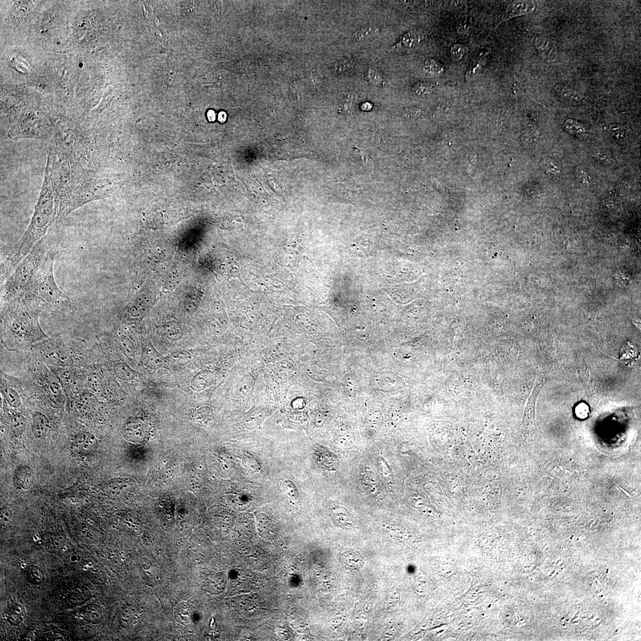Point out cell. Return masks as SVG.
Wrapping results in <instances>:
<instances>
[{"instance_id":"32","label":"cell","mask_w":641,"mask_h":641,"mask_svg":"<svg viewBox=\"0 0 641 641\" xmlns=\"http://www.w3.org/2000/svg\"><path fill=\"white\" fill-rule=\"evenodd\" d=\"M423 38L421 31H411L405 34L401 38V44L406 48H411L419 44Z\"/></svg>"},{"instance_id":"31","label":"cell","mask_w":641,"mask_h":641,"mask_svg":"<svg viewBox=\"0 0 641 641\" xmlns=\"http://www.w3.org/2000/svg\"><path fill=\"white\" fill-rule=\"evenodd\" d=\"M191 360L190 353L187 351H178L168 356L166 358V362L173 366H182L188 364Z\"/></svg>"},{"instance_id":"18","label":"cell","mask_w":641,"mask_h":641,"mask_svg":"<svg viewBox=\"0 0 641 641\" xmlns=\"http://www.w3.org/2000/svg\"><path fill=\"white\" fill-rule=\"evenodd\" d=\"M140 573L142 578L150 587H156L160 581L158 569L148 559H143L140 562Z\"/></svg>"},{"instance_id":"29","label":"cell","mask_w":641,"mask_h":641,"mask_svg":"<svg viewBox=\"0 0 641 641\" xmlns=\"http://www.w3.org/2000/svg\"><path fill=\"white\" fill-rule=\"evenodd\" d=\"M256 527L260 535L264 538L269 537L273 533V526L272 521L267 516L263 514L257 515L256 517Z\"/></svg>"},{"instance_id":"44","label":"cell","mask_w":641,"mask_h":641,"mask_svg":"<svg viewBox=\"0 0 641 641\" xmlns=\"http://www.w3.org/2000/svg\"><path fill=\"white\" fill-rule=\"evenodd\" d=\"M565 126L567 131L573 134L582 133L584 132V128L581 125L575 120H569L566 121Z\"/></svg>"},{"instance_id":"41","label":"cell","mask_w":641,"mask_h":641,"mask_svg":"<svg viewBox=\"0 0 641 641\" xmlns=\"http://www.w3.org/2000/svg\"><path fill=\"white\" fill-rule=\"evenodd\" d=\"M610 131L613 137L615 140L622 143L624 142L626 139V132L624 128L614 125L610 128Z\"/></svg>"},{"instance_id":"36","label":"cell","mask_w":641,"mask_h":641,"mask_svg":"<svg viewBox=\"0 0 641 641\" xmlns=\"http://www.w3.org/2000/svg\"><path fill=\"white\" fill-rule=\"evenodd\" d=\"M423 70L426 73L433 75L441 74L444 72L443 64L434 59H427L424 64Z\"/></svg>"},{"instance_id":"2","label":"cell","mask_w":641,"mask_h":641,"mask_svg":"<svg viewBox=\"0 0 641 641\" xmlns=\"http://www.w3.org/2000/svg\"><path fill=\"white\" fill-rule=\"evenodd\" d=\"M1 312V342L7 350H26L48 338L39 322L41 311L23 298L2 304Z\"/></svg>"},{"instance_id":"30","label":"cell","mask_w":641,"mask_h":641,"mask_svg":"<svg viewBox=\"0 0 641 641\" xmlns=\"http://www.w3.org/2000/svg\"><path fill=\"white\" fill-rule=\"evenodd\" d=\"M266 412L265 409L261 408H256L252 410V411L248 413L245 417V425L248 428H254V427L259 425V423L263 421V420L266 417Z\"/></svg>"},{"instance_id":"48","label":"cell","mask_w":641,"mask_h":641,"mask_svg":"<svg viewBox=\"0 0 641 641\" xmlns=\"http://www.w3.org/2000/svg\"><path fill=\"white\" fill-rule=\"evenodd\" d=\"M369 79L374 84H380L383 81V77L377 71L370 69L368 73Z\"/></svg>"},{"instance_id":"7","label":"cell","mask_w":641,"mask_h":641,"mask_svg":"<svg viewBox=\"0 0 641 641\" xmlns=\"http://www.w3.org/2000/svg\"><path fill=\"white\" fill-rule=\"evenodd\" d=\"M115 187L113 181L103 179L89 181L74 188L60 206L56 221L65 218L75 210L87 203L107 197L112 193Z\"/></svg>"},{"instance_id":"46","label":"cell","mask_w":641,"mask_h":641,"mask_svg":"<svg viewBox=\"0 0 641 641\" xmlns=\"http://www.w3.org/2000/svg\"><path fill=\"white\" fill-rule=\"evenodd\" d=\"M451 55L456 60H461L465 53L464 46L460 44H455L451 48Z\"/></svg>"},{"instance_id":"25","label":"cell","mask_w":641,"mask_h":641,"mask_svg":"<svg viewBox=\"0 0 641 641\" xmlns=\"http://www.w3.org/2000/svg\"><path fill=\"white\" fill-rule=\"evenodd\" d=\"M362 483L364 489L370 494L376 495L381 490V483L378 477L371 470H366L363 474Z\"/></svg>"},{"instance_id":"43","label":"cell","mask_w":641,"mask_h":641,"mask_svg":"<svg viewBox=\"0 0 641 641\" xmlns=\"http://www.w3.org/2000/svg\"><path fill=\"white\" fill-rule=\"evenodd\" d=\"M484 55H485V53L483 54V55L480 54V55L477 56L476 60L474 61L472 64H471V66H470L468 71V74H467L468 79L471 78L476 74L477 71L479 70L482 67V64L484 63L483 56Z\"/></svg>"},{"instance_id":"4","label":"cell","mask_w":641,"mask_h":641,"mask_svg":"<svg viewBox=\"0 0 641 641\" xmlns=\"http://www.w3.org/2000/svg\"><path fill=\"white\" fill-rule=\"evenodd\" d=\"M33 357L50 367L87 368L90 350L83 340L64 334H53L30 348Z\"/></svg>"},{"instance_id":"17","label":"cell","mask_w":641,"mask_h":641,"mask_svg":"<svg viewBox=\"0 0 641 641\" xmlns=\"http://www.w3.org/2000/svg\"><path fill=\"white\" fill-rule=\"evenodd\" d=\"M535 9L536 6L532 2H515L512 3L506 10L505 16L500 24L511 19V18L532 13Z\"/></svg>"},{"instance_id":"16","label":"cell","mask_w":641,"mask_h":641,"mask_svg":"<svg viewBox=\"0 0 641 641\" xmlns=\"http://www.w3.org/2000/svg\"><path fill=\"white\" fill-rule=\"evenodd\" d=\"M143 424L137 418H130L123 426L122 433L124 438L131 442L137 441L143 432Z\"/></svg>"},{"instance_id":"52","label":"cell","mask_w":641,"mask_h":641,"mask_svg":"<svg viewBox=\"0 0 641 641\" xmlns=\"http://www.w3.org/2000/svg\"><path fill=\"white\" fill-rule=\"evenodd\" d=\"M226 119V115L225 113L221 112L219 113V120L220 121V122H224V121H225Z\"/></svg>"},{"instance_id":"38","label":"cell","mask_w":641,"mask_h":641,"mask_svg":"<svg viewBox=\"0 0 641 641\" xmlns=\"http://www.w3.org/2000/svg\"><path fill=\"white\" fill-rule=\"evenodd\" d=\"M252 386L253 382L251 377L246 376L238 384L236 392L237 395H240V397H243L244 395H247L250 392Z\"/></svg>"},{"instance_id":"51","label":"cell","mask_w":641,"mask_h":641,"mask_svg":"<svg viewBox=\"0 0 641 641\" xmlns=\"http://www.w3.org/2000/svg\"><path fill=\"white\" fill-rule=\"evenodd\" d=\"M469 27H470V23L468 20L465 19L464 20H462V21H461L460 24H459V25L458 32H461L462 34L464 33V32H466L467 31L469 30Z\"/></svg>"},{"instance_id":"6","label":"cell","mask_w":641,"mask_h":641,"mask_svg":"<svg viewBox=\"0 0 641 641\" xmlns=\"http://www.w3.org/2000/svg\"><path fill=\"white\" fill-rule=\"evenodd\" d=\"M27 382L35 398L53 410H61L67 403L65 391L60 381L49 367L32 358Z\"/></svg>"},{"instance_id":"26","label":"cell","mask_w":641,"mask_h":641,"mask_svg":"<svg viewBox=\"0 0 641 641\" xmlns=\"http://www.w3.org/2000/svg\"><path fill=\"white\" fill-rule=\"evenodd\" d=\"M214 380H215V376L213 372L210 371L199 372L192 379V388L196 391L205 390L212 386Z\"/></svg>"},{"instance_id":"3","label":"cell","mask_w":641,"mask_h":641,"mask_svg":"<svg viewBox=\"0 0 641 641\" xmlns=\"http://www.w3.org/2000/svg\"><path fill=\"white\" fill-rule=\"evenodd\" d=\"M59 247L50 251L39 267L37 274L21 297L24 301L41 312L62 313L74 311V302L58 286L53 275V261Z\"/></svg>"},{"instance_id":"11","label":"cell","mask_w":641,"mask_h":641,"mask_svg":"<svg viewBox=\"0 0 641 641\" xmlns=\"http://www.w3.org/2000/svg\"><path fill=\"white\" fill-rule=\"evenodd\" d=\"M97 445L98 440L95 434L83 430L75 434L71 441V448L75 454L85 455L94 451Z\"/></svg>"},{"instance_id":"47","label":"cell","mask_w":641,"mask_h":641,"mask_svg":"<svg viewBox=\"0 0 641 641\" xmlns=\"http://www.w3.org/2000/svg\"><path fill=\"white\" fill-rule=\"evenodd\" d=\"M589 408L586 404L582 403L577 406L576 414L580 419H585L589 415Z\"/></svg>"},{"instance_id":"12","label":"cell","mask_w":641,"mask_h":641,"mask_svg":"<svg viewBox=\"0 0 641 641\" xmlns=\"http://www.w3.org/2000/svg\"><path fill=\"white\" fill-rule=\"evenodd\" d=\"M313 454L320 468L326 471H336L340 465V461L336 455L325 447L316 445L313 447Z\"/></svg>"},{"instance_id":"14","label":"cell","mask_w":641,"mask_h":641,"mask_svg":"<svg viewBox=\"0 0 641 641\" xmlns=\"http://www.w3.org/2000/svg\"><path fill=\"white\" fill-rule=\"evenodd\" d=\"M50 427V420L45 413L40 411L33 413L31 418V430L35 439H44L48 435Z\"/></svg>"},{"instance_id":"40","label":"cell","mask_w":641,"mask_h":641,"mask_svg":"<svg viewBox=\"0 0 641 641\" xmlns=\"http://www.w3.org/2000/svg\"><path fill=\"white\" fill-rule=\"evenodd\" d=\"M166 336L171 340H180L182 337V332L179 326H176V324L172 323L167 326L166 331Z\"/></svg>"},{"instance_id":"10","label":"cell","mask_w":641,"mask_h":641,"mask_svg":"<svg viewBox=\"0 0 641 641\" xmlns=\"http://www.w3.org/2000/svg\"><path fill=\"white\" fill-rule=\"evenodd\" d=\"M71 404H73L77 412L80 416L90 418L97 411L100 401L97 395L90 391L84 390Z\"/></svg>"},{"instance_id":"22","label":"cell","mask_w":641,"mask_h":641,"mask_svg":"<svg viewBox=\"0 0 641 641\" xmlns=\"http://www.w3.org/2000/svg\"><path fill=\"white\" fill-rule=\"evenodd\" d=\"M193 608L187 602H182L174 608V618L182 625H187L191 621Z\"/></svg>"},{"instance_id":"21","label":"cell","mask_w":641,"mask_h":641,"mask_svg":"<svg viewBox=\"0 0 641 641\" xmlns=\"http://www.w3.org/2000/svg\"><path fill=\"white\" fill-rule=\"evenodd\" d=\"M116 344L118 348L128 358H133L135 354V347L133 340L124 331L120 330L115 337Z\"/></svg>"},{"instance_id":"1","label":"cell","mask_w":641,"mask_h":641,"mask_svg":"<svg viewBox=\"0 0 641 641\" xmlns=\"http://www.w3.org/2000/svg\"><path fill=\"white\" fill-rule=\"evenodd\" d=\"M57 214L58 200L52 180L51 161L48 156L44 181L30 225L19 242L2 259V281L5 282L21 260L46 236L56 221Z\"/></svg>"},{"instance_id":"20","label":"cell","mask_w":641,"mask_h":641,"mask_svg":"<svg viewBox=\"0 0 641 641\" xmlns=\"http://www.w3.org/2000/svg\"><path fill=\"white\" fill-rule=\"evenodd\" d=\"M142 347V359L145 365L152 369L160 368L163 364L164 360L152 345L144 344Z\"/></svg>"},{"instance_id":"9","label":"cell","mask_w":641,"mask_h":641,"mask_svg":"<svg viewBox=\"0 0 641 641\" xmlns=\"http://www.w3.org/2000/svg\"><path fill=\"white\" fill-rule=\"evenodd\" d=\"M21 121L17 126L9 132V137L12 140H18L23 138H42L46 136L45 127L42 121L35 115Z\"/></svg>"},{"instance_id":"45","label":"cell","mask_w":641,"mask_h":641,"mask_svg":"<svg viewBox=\"0 0 641 641\" xmlns=\"http://www.w3.org/2000/svg\"><path fill=\"white\" fill-rule=\"evenodd\" d=\"M354 66V63L353 61L350 59H344L338 62L336 66V72L338 73H343L348 70H351Z\"/></svg>"},{"instance_id":"15","label":"cell","mask_w":641,"mask_h":641,"mask_svg":"<svg viewBox=\"0 0 641 641\" xmlns=\"http://www.w3.org/2000/svg\"><path fill=\"white\" fill-rule=\"evenodd\" d=\"M34 482L35 473L30 466L20 465L17 467L13 476V483L17 489H30Z\"/></svg>"},{"instance_id":"37","label":"cell","mask_w":641,"mask_h":641,"mask_svg":"<svg viewBox=\"0 0 641 641\" xmlns=\"http://www.w3.org/2000/svg\"><path fill=\"white\" fill-rule=\"evenodd\" d=\"M356 101V98L352 95H347L343 99H341L340 104V108L341 112L345 114L352 113L354 111L355 109Z\"/></svg>"},{"instance_id":"34","label":"cell","mask_w":641,"mask_h":641,"mask_svg":"<svg viewBox=\"0 0 641 641\" xmlns=\"http://www.w3.org/2000/svg\"><path fill=\"white\" fill-rule=\"evenodd\" d=\"M281 489L283 492L288 500L291 502H295L298 500L299 497V491L296 486L295 484L292 482L291 480H286L284 481Z\"/></svg>"},{"instance_id":"50","label":"cell","mask_w":641,"mask_h":641,"mask_svg":"<svg viewBox=\"0 0 641 641\" xmlns=\"http://www.w3.org/2000/svg\"><path fill=\"white\" fill-rule=\"evenodd\" d=\"M379 463L380 466H381V470H382L384 477H386L387 479H390L391 477V470L389 468H388V466L386 462L383 460L380 461Z\"/></svg>"},{"instance_id":"33","label":"cell","mask_w":641,"mask_h":641,"mask_svg":"<svg viewBox=\"0 0 641 641\" xmlns=\"http://www.w3.org/2000/svg\"><path fill=\"white\" fill-rule=\"evenodd\" d=\"M380 31V28L375 26V25H366V26L362 27L357 32H356V33L354 34V38L358 41L366 40V39L372 38L379 34Z\"/></svg>"},{"instance_id":"5","label":"cell","mask_w":641,"mask_h":641,"mask_svg":"<svg viewBox=\"0 0 641 641\" xmlns=\"http://www.w3.org/2000/svg\"><path fill=\"white\" fill-rule=\"evenodd\" d=\"M58 247L59 244L47 235L35 246L4 282L1 290L2 304L22 297L46 255Z\"/></svg>"},{"instance_id":"53","label":"cell","mask_w":641,"mask_h":641,"mask_svg":"<svg viewBox=\"0 0 641 641\" xmlns=\"http://www.w3.org/2000/svg\"><path fill=\"white\" fill-rule=\"evenodd\" d=\"M208 118L210 121H214L215 120V113L213 111H209L208 113Z\"/></svg>"},{"instance_id":"39","label":"cell","mask_w":641,"mask_h":641,"mask_svg":"<svg viewBox=\"0 0 641 641\" xmlns=\"http://www.w3.org/2000/svg\"><path fill=\"white\" fill-rule=\"evenodd\" d=\"M434 85L428 82H420L414 85L413 91L419 95H428L434 91Z\"/></svg>"},{"instance_id":"19","label":"cell","mask_w":641,"mask_h":641,"mask_svg":"<svg viewBox=\"0 0 641 641\" xmlns=\"http://www.w3.org/2000/svg\"><path fill=\"white\" fill-rule=\"evenodd\" d=\"M27 425L26 419L21 412L13 410L11 413L10 430L13 436L19 437L24 433Z\"/></svg>"},{"instance_id":"24","label":"cell","mask_w":641,"mask_h":641,"mask_svg":"<svg viewBox=\"0 0 641 641\" xmlns=\"http://www.w3.org/2000/svg\"><path fill=\"white\" fill-rule=\"evenodd\" d=\"M535 45L540 56L543 58L547 60H553L555 58L557 49L550 39L543 37L537 38Z\"/></svg>"},{"instance_id":"28","label":"cell","mask_w":641,"mask_h":641,"mask_svg":"<svg viewBox=\"0 0 641 641\" xmlns=\"http://www.w3.org/2000/svg\"><path fill=\"white\" fill-rule=\"evenodd\" d=\"M559 97H561L564 101L568 103H578L581 100V96L578 93L573 90V89L564 86L561 84H558L555 88Z\"/></svg>"},{"instance_id":"49","label":"cell","mask_w":641,"mask_h":641,"mask_svg":"<svg viewBox=\"0 0 641 641\" xmlns=\"http://www.w3.org/2000/svg\"><path fill=\"white\" fill-rule=\"evenodd\" d=\"M12 512H11V511L10 510V509H9L8 508L3 507V508H2V510H1L2 522H3V523H6L10 521L11 517H12Z\"/></svg>"},{"instance_id":"13","label":"cell","mask_w":641,"mask_h":641,"mask_svg":"<svg viewBox=\"0 0 641 641\" xmlns=\"http://www.w3.org/2000/svg\"><path fill=\"white\" fill-rule=\"evenodd\" d=\"M544 383L545 380L544 378H540L536 381V386L534 387L532 393L530 395L528 402H527L522 422L523 429L525 432L529 430L534 422L537 398Z\"/></svg>"},{"instance_id":"42","label":"cell","mask_w":641,"mask_h":641,"mask_svg":"<svg viewBox=\"0 0 641 641\" xmlns=\"http://www.w3.org/2000/svg\"><path fill=\"white\" fill-rule=\"evenodd\" d=\"M77 532L79 536L84 539L94 540L95 532L94 529L85 523H81L78 527Z\"/></svg>"},{"instance_id":"27","label":"cell","mask_w":641,"mask_h":641,"mask_svg":"<svg viewBox=\"0 0 641 641\" xmlns=\"http://www.w3.org/2000/svg\"><path fill=\"white\" fill-rule=\"evenodd\" d=\"M226 584V575L222 573H216L209 580L208 585V591L213 595H219L225 589Z\"/></svg>"},{"instance_id":"23","label":"cell","mask_w":641,"mask_h":641,"mask_svg":"<svg viewBox=\"0 0 641 641\" xmlns=\"http://www.w3.org/2000/svg\"><path fill=\"white\" fill-rule=\"evenodd\" d=\"M112 370L114 375L121 381L130 382L137 377V372L124 362H117L113 365Z\"/></svg>"},{"instance_id":"8","label":"cell","mask_w":641,"mask_h":641,"mask_svg":"<svg viewBox=\"0 0 641 641\" xmlns=\"http://www.w3.org/2000/svg\"><path fill=\"white\" fill-rule=\"evenodd\" d=\"M58 376L66 392L67 403H71L85 390L87 368L79 367H50Z\"/></svg>"},{"instance_id":"35","label":"cell","mask_w":641,"mask_h":641,"mask_svg":"<svg viewBox=\"0 0 641 641\" xmlns=\"http://www.w3.org/2000/svg\"><path fill=\"white\" fill-rule=\"evenodd\" d=\"M331 514L333 518L338 523H342V525H345L349 523L351 525V520L349 518L347 511L344 508L340 506H336L331 509Z\"/></svg>"}]
</instances>
